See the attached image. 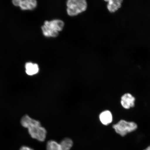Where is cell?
Wrapping results in <instances>:
<instances>
[{"instance_id":"ba28073f","label":"cell","mask_w":150,"mask_h":150,"mask_svg":"<svg viewBox=\"0 0 150 150\" xmlns=\"http://www.w3.org/2000/svg\"><path fill=\"white\" fill-rule=\"evenodd\" d=\"M108 2L107 8L110 12H115L119 9L121 6L122 1L120 0H110L106 1Z\"/></svg>"},{"instance_id":"6da1fadb","label":"cell","mask_w":150,"mask_h":150,"mask_svg":"<svg viewBox=\"0 0 150 150\" xmlns=\"http://www.w3.org/2000/svg\"><path fill=\"white\" fill-rule=\"evenodd\" d=\"M21 123L22 126L28 129L29 134L33 138L40 142H44L45 140L47 131L39 121L26 115L22 117Z\"/></svg>"},{"instance_id":"8fae6325","label":"cell","mask_w":150,"mask_h":150,"mask_svg":"<svg viewBox=\"0 0 150 150\" xmlns=\"http://www.w3.org/2000/svg\"><path fill=\"white\" fill-rule=\"evenodd\" d=\"M20 150H34L31 148L26 146H23L21 148Z\"/></svg>"},{"instance_id":"52a82bcc","label":"cell","mask_w":150,"mask_h":150,"mask_svg":"<svg viewBox=\"0 0 150 150\" xmlns=\"http://www.w3.org/2000/svg\"><path fill=\"white\" fill-rule=\"evenodd\" d=\"M99 117L101 123L104 125L110 124L112 122V120L111 112L107 110L101 112Z\"/></svg>"},{"instance_id":"5b68a950","label":"cell","mask_w":150,"mask_h":150,"mask_svg":"<svg viewBox=\"0 0 150 150\" xmlns=\"http://www.w3.org/2000/svg\"><path fill=\"white\" fill-rule=\"evenodd\" d=\"M13 3L19 6L23 10H31L36 7L37 2L35 0H14Z\"/></svg>"},{"instance_id":"30bf717a","label":"cell","mask_w":150,"mask_h":150,"mask_svg":"<svg viewBox=\"0 0 150 150\" xmlns=\"http://www.w3.org/2000/svg\"><path fill=\"white\" fill-rule=\"evenodd\" d=\"M46 150H64L60 143L53 140L48 141L47 143Z\"/></svg>"},{"instance_id":"3957f363","label":"cell","mask_w":150,"mask_h":150,"mask_svg":"<svg viewBox=\"0 0 150 150\" xmlns=\"http://www.w3.org/2000/svg\"><path fill=\"white\" fill-rule=\"evenodd\" d=\"M67 5V14L71 16H77L85 11L87 7L85 0H69Z\"/></svg>"},{"instance_id":"277c9868","label":"cell","mask_w":150,"mask_h":150,"mask_svg":"<svg viewBox=\"0 0 150 150\" xmlns=\"http://www.w3.org/2000/svg\"><path fill=\"white\" fill-rule=\"evenodd\" d=\"M112 127L116 132L121 136H124L127 133L135 130L137 127L136 124L134 122H127L124 120H121L119 122L113 125Z\"/></svg>"},{"instance_id":"7c38bea8","label":"cell","mask_w":150,"mask_h":150,"mask_svg":"<svg viewBox=\"0 0 150 150\" xmlns=\"http://www.w3.org/2000/svg\"><path fill=\"white\" fill-rule=\"evenodd\" d=\"M144 150H150V146L148 147L146 149Z\"/></svg>"},{"instance_id":"8992f818","label":"cell","mask_w":150,"mask_h":150,"mask_svg":"<svg viewBox=\"0 0 150 150\" xmlns=\"http://www.w3.org/2000/svg\"><path fill=\"white\" fill-rule=\"evenodd\" d=\"M135 100V98L131 94L125 93L121 97V104L124 108L128 109L134 106Z\"/></svg>"},{"instance_id":"9c48e42d","label":"cell","mask_w":150,"mask_h":150,"mask_svg":"<svg viewBox=\"0 0 150 150\" xmlns=\"http://www.w3.org/2000/svg\"><path fill=\"white\" fill-rule=\"evenodd\" d=\"M26 72L29 76H33L39 72L38 65L37 64L30 62L27 63L25 64Z\"/></svg>"},{"instance_id":"7a4b0ae2","label":"cell","mask_w":150,"mask_h":150,"mask_svg":"<svg viewBox=\"0 0 150 150\" xmlns=\"http://www.w3.org/2000/svg\"><path fill=\"white\" fill-rule=\"evenodd\" d=\"M64 26V22L61 20L47 21L44 22L42 29L45 36L56 38L59 35V32L62 30Z\"/></svg>"}]
</instances>
